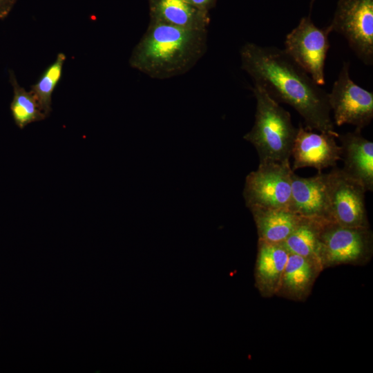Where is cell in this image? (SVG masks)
I'll return each mask as SVG.
<instances>
[{
	"mask_svg": "<svg viewBox=\"0 0 373 373\" xmlns=\"http://www.w3.org/2000/svg\"><path fill=\"white\" fill-rule=\"evenodd\" d=\"M241 67L254 85L264 89L278 103L294 108L305 127L336 138L328 93L323 89L285 51L247 42L240 49Z\"/></svg>",
	"mask_w": 373,
	"mask_h": 373,
	"instance_id": "cell-1",
	"label": "cell"
},
{
	"mask_svg": "<svg viewBox=\"0 0 373 373\" xmlns=\"http://www.w3.org/2000/svg\"><path fill=\"white\" fill-rule=\"evenodd\" d=\"M207 29L181 28L150 20L133 48L130 66L159 79L182 75L191 69L207 49Z\"/></svg>",
	"mask_w": 373,
	"mask_h": 373,
	"instance_id": "cell-2",
	"label": "cell"
},
{
	"mask_svg": "<svg viewBox=\"0 0 373 373\" xmlns=\"http://www.w3.org/2000/svg\"><path fill=\"white\" fill-rule=\"evenodd\" d=\"M256 100L254 124L243 138L256 149L259 162H289L297 133L289 112L261 87L252 88Z\"/></svg>",
	"mask_w": 373,
	"mask_h": 373,
	"instance_id": "cell-3",
	"label": "cell"
},
{
	"mask_svg": "<svg viewBox=\"0 0 373 373\" xmlns=\"http://www.w3.org/2000/svg\"><path fill=\"white\" fill-rule=\"evenodd\" d=\"M292 172L289 162H259L245 179L242 195L247 207L289 209Z\"/></svg>",
	"mask_w": 373,
	"mask_h": 373,
	"instance_id": "cell-4",
	"label": "cell"
},
{
	"mask_svg": "<svg viewBox=\"0 0 373 373\" xmlns=\"http://www.w3.org/2000/svg\"><path fill=\"white\" fill-rule=\"evenodd\" d=\"M329 31L346 39L357 57L373 64V0H339Z\"/></svg>",
	"mask_w": 373,
	"mask_h": 373,
	"instance_id": "cell-5",
	"label": "cell"
},
{
	"mask_svg": "<svg viewBox=\"0 0 373 373\" xmlns=\"http://www.w3.org/2000/svg\"><path fill=\"white\" fill-rule=\"evenodd\" d=\"M329 33L327 27L319 28L310 17H305L285 41V51L320 86L325 83L324 69Z\"/></svg>",
	"mask_w": 373,
	"mask_h": 373,
	"instance_id": "cell-6",
	"label": "cell"
},
{
	"mask_svg": "<svg viewBox=\"0 0 373 373\" xmlns=\"http://www.w3.org/2000/svg\"><path fill=\"white\" fill-rule=\"evenodd\" d=\"M328 100L334 114V124L338 126L347 124L361 131L373 119V93L353 82L350 75L349 62H343L328 93Z\"/></svg>",
	"mask_w": 373,
	"mask_h": 373,
	"instance_id": "cell-7",
	"label": "cell"
},
{
	"mask_svg": "<svg viewBox=\"0 0 373 373\" xmlns=\"http://www.w3.org/2000/svg\"><path fill=\"white\" fill-rule=\"evenodd\" d=\"M372 247L369 227H351L334 222L323 224L321 233L322 265L352 263L365 259Z\"/></svg>",
	"mask_w": 373,
	"mask_h": 373,
	"instance_id": "cell-8",
	"label": "cell"
},
{
	"mask_svg": "<svg viewBox=\"0 0 373 373\" xmlns=\"http://www.w3.org/2000/svg\"><path fill=\"white\" fill-rule=\"evenodd\" d=\"M332 222L351 227H369L364 187L336 166L327 173Z\"/></svg>",
	"mask_w": 373,
	"mask_h": 373,
	"instance_id": "cell-9",
	"label": "cell"
},
{
	"mask_svg": "<svg viewBox=\"0 0 373 373\" xmlns=\"http://www.w3.org/2000/svg\"><path fill=\"white\" fill-rule=\"evenodd\" d=\"M336 138L329 133L314 132L300 124L291 150L292 171L313 167L321 172L324 169L336 166L341 159V148Z\"/></svg>",
	"mask_w": 373,
	"mask_h": 373,
	"instance_id": "cell-10",
	"label": "cell"
},
{
	"mask_svg": "<svg viewBox=\"0 0 373 373\" xmlns=\"http://www.w3.org/2000/svg\"><path fill=\"white\" fill-rule=\"evenodd\" d=\"M289 209L300 216L332 222L327 173L302 178L293 171Z\"/></svg>",
	"mask_w": 373,
	"mask_h": 373,
	"instance_id": "cell-11",
	"label": "cell"
},
{
	"mask_svg": "<svg viewBox=\"0 0 373 373\" xmlns=\"http://www.w3.org/2000/svg\"><path fill=\"white\" fill-rule=\"evenodd\" d=\"M341 148V169L349 177L360 183L366 191H373V142L365 138L361 131L338 134Z\"/></svg>",
	"mask_w": 373,
	"mask_h": 373,
	"instance_id": "cell-12",
	"label": "cell"
},
{
	"mask_svg": "<svg viewBox=\"0 0 373 373\" xmlns=\"http://www.w3.org/2000/svg\"><path fill=\"white\" fill-rule=\"evenodd\" d=\"M289 253L283 244L258 240L255 278L265 296L278 293Z\"/></svg>",
	"mask_w": 373,
	"mask_h": 373,
	"instance_id": "cell-13",
	"label": "cell"
},
{
	"mask_svg": "<svg viewBox=\"0 0 373 373\" xmlns=\"http://www.w3.org/2000/svg\"><path fill=\"white\" fill-rule=\"evenodd\" d=\"M150 20L189 29L204 30L210 23L209 12L188 0H149Z\"/></svg>",
	"mask_w": 373,
	"mask_h": 373,
	"instance_id": "cell-14",
	"label": "cell"
},
{
	"mask_svg": "<svg viewBox=\"0 0 373 373\" xmlns=\"http://www.w3.org/2000/svg\"><path fill=\"white\" fill-rule=\"evenodd\" d=\"M258 240L283 244L297 226L300 216L289 209L252 208Z\"/></svg>",
	"mask_w": 373,
	"mask_h": 373,
	"instance_id": "cell-15",
	"label": "cell"
},
{
	"mask_svg": "<svg viewBox=\"0 0 373 373\" xmlns=\"http://www.w3.org/2000/svg\"><path fill=\"white\" fill-rule=\"evenodd\" d=\"M323 221L300 216L299 222L283 245L289 254L308 258L320 266L321 233Z\"/></svg>",
	"mask_w": 373,
	"mask_h": 373,
	"instance_id": "cell-16",
	"label": "cell"
},
{
	"mask_svg": "<svg viewBox=\"0 0 373 373\" xmlns=\"http://www.w3.org/2000/svg\"><path fill=\"white\" fill-rule=\"evenodd\" d=\"M317 265L320 266L308 258L289 254L278 292L283 291L292 298H303L314 281Z\"/></svg>",
	"mask_w": 373,
	"mask_h": 373,
	"instance_id": "cell-17",
	"label": "cell"
},
{
	"mask_svg": "<svg viewBox=\"0 0 373 373\" xmlns=\"http://www.w3.org/2000/svg\"><path fill=\"white\" fill-rule=\"evenodd\" d=\"M9 82L13 89L10 111L19 128L23 129L31 123L46 118L33 94L19 85L12 70H9Z\"/></svg>",
	"mask_w": 373,
	"mask_h": 373,
	"instance_id": "cell-18",
	"label": "cell"
},
{
	"mask_svg": "<svg viewBox=\"0 0 373 373\" xmlns=\"http://www.w3.org/2000/svg\"><path fill=\"white\" fill-rule=\"evenodd\" d=\"M66 56L62 52L57 54L55 60L40 75L30 91L36 98L41 111L47 117L52 111V95L59 84L63 73Z\"/></svg>",
	"mask_w": 373,
	"mask_h": 373,
	"instance_id": "cell-19",
	"label": "cell"
},
{
	"mask_svg": "<svg viewBox=\"0 0 373 373\" xmlns=\"http://www.w3.org/2000/svg\"><path fill=\"white\" fill-rule=\"evenodd\" d=\"M17 0H0V19H4L11 12Z\"/></svg>",
	"mask_w": 373,
	"mask_h": 373,
	"instance_id": "cell-20",
	"label": "cell"
},
{
	"mask_svg": "<svg viewBox=\"0 0 373 373\" xmlns=\"http://www.w3.org/2000/svg\"><path fill=\"white\" fill-rule=\"evenodd\" d=\"M194 6L200 10L209 12L213 7L216 0H188Z\"/></svg>",
	"mask_w": 373,
	"mask_h": 373,
	"instance_id": "cell-21",
	"label": "cell"
}]
</instances>
